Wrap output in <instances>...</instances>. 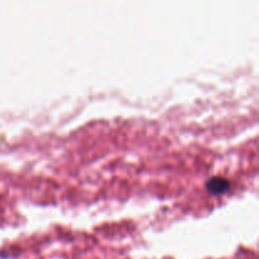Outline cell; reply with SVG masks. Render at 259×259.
<instances>
[{
	"mask_svg": "<svg viewBox=\"0 0 259 259\" xmlns=\"http://www.w3.org/2000/svg\"><path fill=\"white\" fill-rule=\"evenodd\" d=\"M229 187L230 184L228 182V180L222 179V177H214V179H211L206 184L207 191L214 195L224 194V192H227L229 190Z\"/></svg>",
	"mask_w": 259,
	"mask_h": 259,
	"instance_id": "cell-1",
	"label": "cell"
}]
</instances>
